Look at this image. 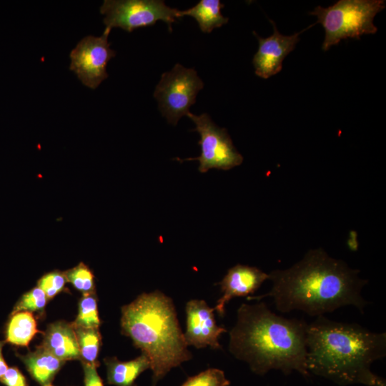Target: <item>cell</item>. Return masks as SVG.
<instances>
[{
  "instance_id": "14",
  "label": "cell",
  "mask_w": 386,
  "mask_h": 386,
  "mask_svg": "<svg viewBox=\"0 0 386 386\" xmlns=\"http://www.w3.org/2000/svg\"><path fill=\"white\" fill-rule=\"evenodd\" d=\"M107 382L116 386H137V378L146 370L150 369L147 357L142 353L137 358L121 362L116 357L104 359Z\"/></svg>"
},
{
  "instance_id": "16",
  "label": "cell",
  "mask_w": 386,
  "mask_h": 386,
  "mask_svg": "<svg viewBox=\"0 0 386 386\" xmlns=\"http://www.w3.org/2000/svg\"><path fill=\"white\" fill-rule=\"evenodd\" d=\"M224 6L219 0H200L193 7L179 10V16L193 17L202 32L210 33L214 29L221 27L228 22L229 19L224 17L221 12Z\"/></svg>"
},
{
  "instance_id": "5",
  "label": "cell",
  "mask_w": 386,
  "mask_h": 386,
  "mask_svg": "<svg viewBox=\"0 0 386 386\" xmlns=\"http://www.w3.org/2000/svg\"><path fill=\"white\" fill-rule=\"evenodd\" d=\"M385 8L384 0H340L327 8L317 6L310 14L317 18L325 32L324 51L342 39L375 34V15Z\"/></svg>"
},
{
  "instance_id": "22",
  "label": "cell",
  "mask_w": 386,
  "mask_h": 386,
  "mask_svg": "<svg viewBox=\"0 0 386 386\" xmlns=\"http://www.w3.org/2000/svg\"><path fill=\"white\" fill-rule=\"evenodd\" d=\"M229 384L222 370L209 368L189 377L182 386H229Z\"/></svg>"
},
{
  "instance_id": "6",
  "label": "cell",
  "mask_w": 386,
  "mask_h": 386,
  "mask_svg": "<svg viewBox=\"0 0 386 386\" xmlns=\"http://www.w3.org/2000/svg\"><path fill=\"white\" fill-rule=\"evenodd\" d=\"M203 87L204 82L195 69L176 64L171 71L162 74L153 96L167 122L177 125L182 117L190 112V107Z\"/></svg>"
},
{
  "instance_id": "27",
  "label": "cell",
  "mask_w": 386,
  "mask_h": 386,
  "mask_svg": "<svg viewBox=\"0 0 386 386\" xmlns=\"http://www.w3.org/2000/svg\"><path fill=\"white\" fill-rule=\"evenodd\" d=\"M385 380L381 377H377L375 382L372 386H385Z\"/></svg>"
},
{
  "instance_id": "28",
  "label": "cell",
  "mask_w": 386,
  "mask_h": 386,
  "mask_svg": "<svg viewBox=\"0 0 386 386\" xmlns=\"http://www.w3.org/2000/svg\"><path fill=\"white\" fill-rule=\"evenodd\" d=\"M43 386H53V385H51L49 383V384L44 385H43Z\"/></svg>"
},
{
  "instance_id": "19",
  "label": "cell",
  "mask_w": 386,
  "mask_h": 386,
  "mask_svg": "<svg viewBox=\"0 0 386 386\" xmlns=\"http://www.w3.org/2000/svg\"><path fill=\"white\" fill-rule=\"evenodd\" d=\"M67 282L82 292L83 295H93L95 292L94 276L84 262L64 272Z\"/></svg>"
},
{
  "instance_id": "12",
  "label": "cell",
  "mask_w": 386,
  "mask_h": 386,
  "mask_svg": "<svg viewBox=\"0 0 386 386\" xmlns=\"http://www.w3.org/2000/svg\"><path fill=\"white\" fill-rule=\"evenodd\" d=\"M267 279L269 274L257 267L239 264L232 267L219 283L223 295L214 310L223 316L225 305L230 300L254 293Z\"/></svg>"
},
{
  "instance_id": "13",
  "label": "cell",
  "mask_w": 386,
  "mask_h": 386,
  "mask_svg": "<svg viewBox=\"0 0 386 386\" xmlns=\"http://www.w3.org/2000/svg\"><path fill=\"white\" fill-rule=\"evenodd\" d=\"M61 360H80V351L73 323L63 321L49 325L41 345Z\"/></svg>"
},
{
  "instance_id": "18",
  "label": "cell",
  "mask_w": 386,
  "mask_h": 386,
  "mask_svg": "<svg viewBox=\"0 0 386 386\" xmlns=\"http://www.w3.org/2000/svg\"><path fill=\"white\" fill-rule=\"evenodd\" d=\"M74 327L80 351V360L82 362L98 366L96 359L101 345L99 329Z\"/></svg>"
},
{
  "instance_id": "4",
  "label": "cell",
  "mask_w": 386,
  "mask_h": 386,
  "mask_svg": "<svg viewBox=\"0 0 386 386\" xmlns=\"http://www.w3.org/2000/svg\"><path fill=\"white\" fill-rule=\"evenodd\" d=\"M122 332L149 360L152 386L191 359L172 300L159 291L143 293L122 309Z\"/></svg>"
},
{
  "instance_id": "8",
  "label": "cell",
  "mask_w": 386,
  "mask_h": 386,
  "mask_svg": "<svg viewBox=\"0 0 386 386\" xmlns=\"http://www.w3.org/2000/svg\"><path fill=\"white\" fill-rule=\"evenodd\" d=\"M187 117L194 123L193 130L200 136L198 144L201 147V154L194 158L177 159L180 162L199 161L198 169L202 173L211 169L229 170L242 163L243 157L236 149L225 128L216 125L207 113L196 115L189 112Z\"/></svg>"
},
{
  "instance_id": "17",
  "label": "cell",
  "mask_w": 386,
  "mask_h": 386,
  "mask_svg": "<svg viewBox=\"0 0 386 386\" xmlns=\"http://www.w3.org/2000/svg\"><path fill=\"white\" fill-rule=\"evenodd\" d=\"M6 331V341L12 345L28 346L39 331L36 322L30 312L21 311L11 315Z\"/></svg>"
},
{
  "instance_id": "21",
  "label": "cell",
  "mask_w": 386,
  "mask_h": 386,
  "mask_svg": "<svg viewBox=\"0 0 386 386\" xmlns=\"http://www.w3.org/2000/svg\"><path fill=\"white\" fill-rule=\"evenodd\" d=\"M45 293L36 287L25 293L14 306L11 315L21 312H43L47 301Z\"/></svg>"
},
{
  "instance_id": "23",
  "label": "cell",
  "mask_w": 386,
  "mask_h": 386,
  "mask_svg": "<svg viewBox=\"0 0 386 386\" xmlns=\"http://www.w3.org/2000/svg\"><path fill=\"white\" fill-rule=\"evenodd\" d=\"M66 282L64 272L55 270L44 274L37 282V287L45 293L49 300L61 292Z\"/></svg>"
},
{
  "instance_id": "10",
  "label": "cell",
  "mask_w": 386,
  "mask_h": 386,
  "mask_svg": "<svg viewBox=\"0 0 386 386\" xmlns=\"http://www.w3.org/2000/svg\"><path fill=\"white\" fill-rule=\"evenodd\" d=\"M187 325L184 337L187 345L220 349L219 337L227 330L217 325L214 309L204 300H192L186 305Z\"/></svg>"
},
{
  "instance_id": "9",
  "label": "cell",
  "mask_w": 386,
  "mask_h": 386,
  "mask_svg": "<svg viewBox=\"0 0 386 386\" xmlns=\"http://www.w3.org/2000/svg\"><path fill=\"white\" fill-rule=\"evenodd\" d=\"M110 31L105 28L101 36H85L69 55V69L76 74L84 85L91 89H96L108 77L107 64L116 55L108 41Z\"/></svg>"
},
{
  "instance_id": "15",
  "label": "cell",
  "mask_w": 386,
  "mask_h": 386,
  "mask_svg": "<svg viewBox=\"0 0 386 386\" xmlns=\"http://www.w3.org/2000/svg\"><path fill=\"white\" fill-rule=\"evenodd\" d=\"M19 357L31 376L42 385L49 384L65 362L41 345L34 352Z\"/></svg>"
},
{
  "instance_id": "20",
  "label": "cell",
  "mask_w": 386,
  "mask_h": 386,
  "mask_svg": "<svg viewBox=\"0 0 386 386\" xmlns=\"http://www.w3.org/2000/svg\"><path fill=\"white\" fill-rule=\"evenodd\" d=\"M100 323L94 294L84 295L79 301V313L73 325L86 328L99 329Z\"/></svg>"
},
{
  "instance_id": "26",
  "label": "cell",
  "mask_w": 386,
  "mask_h": 386,
  "mask_svg": "<svg viewBox=\"0 0 386 386\" xmlns=\"http://www.w3.org/2000/svg\"><path fill=\"white\" fill-rule=\"evenodd\" d=\"M4 344V342L0 340V379L1 378V377L4 375V374L6 372V371L8 369L7 365L2 355V347H3Z\"/></svg>"
},
{
  "instance_id": "1",
  "label": "cell",
  "mask_w": 386,
  "mask_h": 386,
  "mask_svg": "<svg viewBox=\"0 0 386 386\" xmlns=\"http://www.w3.org/2000/svg\"><path fill=\"white\" fill-rule=\"evenodd\" d=\"M358 272L321 248L311 249L291 267L269 274L272 282L269 292L248 296L247 300L270 297L281 312L297 310L310 316H322L347 305L362 312L367 302L361 291L367 281L360 278Z\"/></svg>"
},
{
  "instance_id": "7",
  "label": "cell",
  "mask_w": 386,
  "mask_h": 386,
  "mask_svg": "<svg viewBox=\"0 0 386 386\" xmlns=\"http://www.w3.org/2000/svg\"><path fill=\"white\" fill-rule=\"evenodd\" d=\"M100 12L105 16L106 29L121 28L128 32L153 26L158 21L165 22L172 31V24L179 18V10L162 0H105Z\"/></svg>"
},
{
  "instance_id": "3",
  "label": "cell",
  "mask_w": 386,
  "mask_h": 386,
  "mask_svg": "<svg viewBox=\"0 0 386 386\" xmlns=\"http://www.w3.org/2000/svg\"><path fill=\"white\" fill-rule=\"evenodd\" d=\"M306 367L333 382L372 386L378 376L372 363L386 354L385 332H371L357 324L318 316L307 324Z\"/></svg>"
},
{
  "instance_id": "25",
  "label": "cell",
  "mask_w": 386,
  "mask_h": 386,
  "mask_svg": "<svg viewBox=\"0 0 386 386\" xmlns=\"http://www.w3.org/2000/svg\"><path fill=\"white\" fill-rule=\"evenodd\" d=\"M85 386H104L102 380L94 365L82 362Z\"/></svg>"
},
{
  "instance_id": "11",
  "label": "cell",
  "mask_w": 386,
  "mask_h": 386,
  "mask_svg": "<svg viewBox=\"0 0 386 386\" xmlns=\"http://www.w3.org/2000/svg\"><path fill=\"white\" fill-rule=\"evenodd\" d=\"M271 22L274 29L271 36L262 38L253 32L258 39L259 47L253 57L252 64L255 74L263 79H268L282 70L284 59L295 49L300 40L299 36L302 32L290 36L282 35L278 31L275 24Z\"/></svg>"
},
{
  "instance_id": "24",
  "label": "cell",
  "mask_w": 386,
  "mask_h": 386,
  "mask_svg": "<svg viewBox=\"0 0 386 386\" xmlns=\"http://www.w3.org/2000/svg\"><path fill=\"white\" fill-rule=\"evenodd\" d=\"M0 382L6 386H29L26 377L16 367L8 368Z\"/></svg>"
},
{
  "instance_id": "2",
  "label": "cell",
  "mask_w": 386,
  "mask_h": 386,
  "mask_svg": "<svg viewBox=\"0 0 386 386\" xmlns=\"http://www.w3.org/2000/svg\"><path fill=\"white\" fill-rule=\"evenodd\" d=\"M307 327L303 320L277 315L264 302L242 304L229 334V349L258 375L280 370L285 375L296 370L308 376Z\"/></svg>"
}]
</instances>
